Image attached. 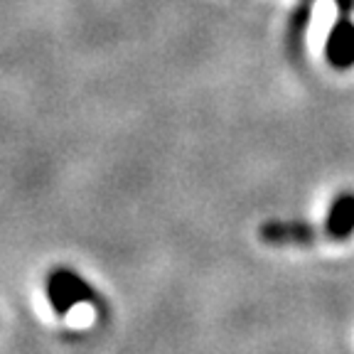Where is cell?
<instances>
[{
  "label": "cell",
  "instance_id": "cell-2",
  "mask_svg": "<svg viewBox=\"0 0 354 354\" xmlns=\"http://www.w3.org/2000/svg\"><path fill=\"white\" fill-rule=\"evenodd\" d=\"M327 64L335 69H349L354 66V22L349 15H339L335 28L330 30V37L325 44Z\"/></svg>",
  "mask_w": 354,
  "mask_h": 354
},
{
  "label": "cell",
  "instance_id": "cell-3",
  "mask_svg": "<svg viewBox=\"0 0 354 354\" xmlns=\"http://www.w3.org/2000/svg\"><path fill=\"white\" fill-rule=\"evenodd\" d=\"M259 234L266 243H276V246H286V243L305 246L317 241V229L308 221H266Z\"/></svg>",
  "mask_w": 354,
  "mask_h": 354
},
{
  "label": "cell",
  "instance_id": "cell-5",
  "mask_svg": "<svg viewBox=\"0 0 354 354\" xmlns=\"http://www.w3.org/2000/svg\"><path fill=\"white\" fill-rule=\"evenodd\" d=\"M308 20H310V6L305 3V6H300L298 10L293 12V20H290V32H288V42H290V47L293 44H298L300 47V42H303V32H305V28H308Z\"/></svg>",
  "mask_w": 354,
  "mask_h": 354
},
{
  "label": "cell",
  "instance_id": "cell-4",
  "mask_svg": "<svg viewBox=\"0 0 354 354\" xmlns=\"http://www.w3.org/2000/svg\"><path fill=\"white\" fill-rule=\"evenodd\" d=\"M327 239L332 241H344L354 234V192H342L330 205L325 227H322Z\"/></svg>",
  "mask_w": 354,
  "mask_h": 354
},
{
  "label": "cell",
  "instance_id": "cell-6",
  "mask_svg": "<svg viewBox=\"0 0 354 354\" xmlns=\"http://www.w3.org/2000/svg\"><path fill=\"white\" fill-rule=\"evenodd\" d=\"M339 8V15H349L354 10V0H335Z\"/></svg>",
  "mask_w": 354,
  "mask_h": 354
},
{
  "label": "cell",
  "instance_id": "cell-1",
  "mask_svg": "<svg viewBox=\"0 0 354 354\" xmlns=\"http://www.w3.org/2000/svg\"><path fill=\"white\" fill-rule=\"evenodd\" d=\"M44 290H47V300H50L55 315L64 317L74 305H94V308L104 310V298L101 293H96L94 288L88 286L77 271L72 268H52L47 283H44Z\"/></svg>",
  "mask_w": 354,
  "mask_h": 354
}]
</instances>
